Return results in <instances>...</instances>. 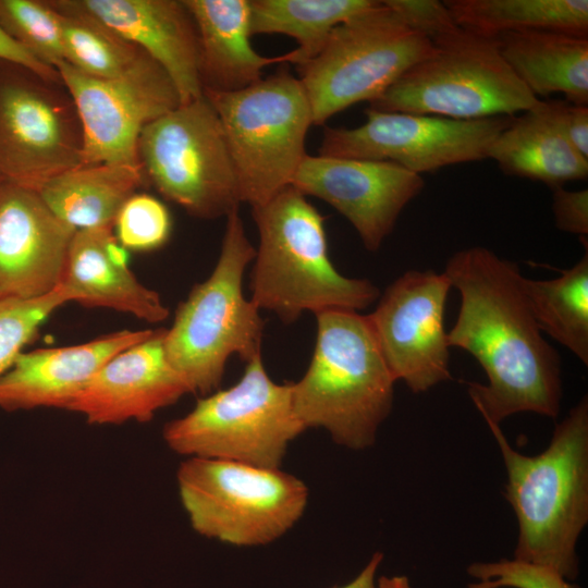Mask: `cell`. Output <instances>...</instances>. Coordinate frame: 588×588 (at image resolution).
I'll return each instance as SVG.
<instances>
[{
  "label": "cell",
  "instance_id": "19",
  "mask_svg": "<svg viewBox=\"0 0 588 588\" xmlns=\"http://www.w3.org/2000/svg\"><path fill=\"white\" fill-rule=\"evenodd\" d=\"M166 329L108 360L70 402L66 409L93 425L145 422L189 390L168 360Z\"/></svg>",
  "mask_w": 588,
  "mask_h": 588
},
{
  "label": "cell",
  "instance_id": "4",
  "mask_svg": "<svg viewBox=\"0 0 588 588\" xmlns=\"http://www.w3.org/2000/svg\"><path fill=\"white\" fill-rule=\"evenodd\" d=\"M317 338L304 376L291 382L292 405L305 430L321 428L351 450L375 444L391 413L393 378L367 316L352 310L316 314Z\"/></svg>",
  "mask_w": 588,
  "mask_h": 588
},
{
  "label": "cell",
  "instance_id": "31",
  "mask_svg": "<svg viewBox=\"0 0 588 588\" xmlns=\"http://www.w3.org/2000/svg\"><path fill=\"white\" fill-rule=\"evenodd\" d=\"M70 302L72 296L62 283L37 298L0 299V375L10 368L45 320Z\"/></svg>",
  "mask_w": 588,
  "mask_h": 588
},
{
  "label": "cell",
  "instance_id": "2",
  "mask_svg": "<svg viewBox=\"0 0 588 588\" xmlns=\"http://www.w3.org/2000/svg\"><path fill=\"white\" fill-rule=\"evenodd\" d=\"M506 469L504 497L518 522L514 559L549 567L567 580L579 571L577 540L588 523V399L555 426L548 448L527 456L500 425L486 421Z\"/></svg>",
  "mask_w": 588,
  "mask_h": 588
},
{
  "label": "cell",
  "instance_id": "22",
  "mask_svg": "<svg viewBox=\"0 0 588 588\" xmlns=\"http://www.w3.org/2000/svg\"><path fill=\"white\" fill-rule=\"evenodd\" d=\"M198 34L204 91L231 93L261 79L262 70L291 63L290 51L265 57L250 44L249 0H184Z\"/></svg>",
  "mask_w": 588,
  "mask_h": 588
},
{
  "label": "cell",
  "instance_id": "1",
  "mask_svg": "<svg viewBox=\"0 0 588 588\" xmlns=\"http://www.w3.org/2000/svg\"><path fill=\"white\" fill-rule=\"evenodd\" d=\"M444 273L461 296L449 345L471 354L487 383L467 382L486 421L532 412L555 418L562 399L561 359L543 338L517 264L482 246L454 253Z\"/></svg>",
  "mask_w": 588,
  "mask_h": 588
},
{
  "label": "cell",
  "instance_id": "38",
  "mask_svg": "<svg viewBox=\"0 0 588 588\" xmlns=\"http://www.w3.org/2000/svg\"><path fill=\"white\" fill-rule=\"evenodd\" d=\"M383 560L381 552H375L365 567L350 583L333 588H377V571Z\"/></svg>",
  "mask_w": 588,
  "mask_h": 588
},
{
  "label": "cell",
  "instance_id": "27",
  "mask_svg": "<svg viewBox=\"0 0 588 588\" xmlns=\"http://www.w3.org/2000/svg\"><path fill=\"white\" fill-rule=\"evenodd\" d=\"M376 0H249L250 34H282L294 38L290 51L297 68L315 58L331 32L365 11Z\"/></svg>",
  "mask_w": 588,
  "mask_h": 588
},
{
  "label": "cell",
  "instance_id": "30",
  "mask_svg": "<svg viewBox=\"0 0 588 588\" xmlns=\"http://www.w3.org/2000/svg\"><path fill=\"white\" fill-rule=\"evenodd\" d=\"M0 25L46 65L64 61L61 15L47 0H0Z\"/></svg>",
  "mask_w": 588,
  "mask_h": 588
},
{
  "label": "cell",
  "instance_id": "28",
  "mask_svg": "<svg viewBox=\"0 0 588 588\" xmlns=\"http://www.w3.org/2000/svg\"><path fill=\"white\" fill-rule=\"evenodd\" d=\"M523 286L540 330L588 365V246L581 258L551 280L524 277Z\"/></svg>",
  "mask_w": 588,
  "mask_h": 588
},
{
  "label": "cell",
  "instance_id": "12",
  "mask_svg": "<svg viewBox=\"0 0 588 588\" xmlns=\"http://www.w3.org/2000/svg\"><path fill=\"white\" fill-rule=\"evenodd\" d=\"M82 127L62 82L0 60V179L38 192L82 164Z\"/></svg>",
  "mask_w": 588,
  "mask_h": 588
},
{
  "label": "cell",
  "instance_id": "20",
  "mask_svg": "<svg viewBox=\"0 0 588 588\" xmlns=\"http://www.w3.org/2000/svg\"><path fill=\"white\" fill-rule=\"evenodd\" d=\"M154 332L122 330L78 345L22 352L0 375V408L66 409L108 360Z\"/></svg>",
  "mask_w": 588,
  "mask_h": 588
},
{
  "label": "cell",
  "instance_id": "26",
  "mask_svg": "<svg viewBox=\"0 0 588 588\" xmlns=\"http://www.w3.org/2000/svg\"><path fill=\"white\" fill-rule=\"evenodd\" d=\"M454 22L474 33L499 37L547 29L588 37L587 0H448Z\"/></svg>",
  "mask_w": 588,
  "mask_h": 588
},
{
  "label": "cell",
  "instance_id": "3",
  "mask_svg": "<svg viewBox=\"0 0 588 588\" xmlns=\"http://www.w3.org/2000/svg\"><path fill=\"white\" fill-rule=\"evenodd\" d=\"M259 243L252 271V301L284 323L305 311H359L379 297L367 279L347 278L332 264L323 218L290 185L252 207Z\"/></svg>",
  "mask_w": 588,
  "mask_h": 588
},
{
  "label": "cell",
  "instance_id": "32",
  "mask_svg": "<svg viewBox=\"0 0 588 588\" xmlns=\"http://www.w3.org/2000/svg\"><path fill=\"white\" fill-rule=\"evenodd\" d=\"M113 226L126 250L148 252L161 247L171 233L167 207L156 197L135 193L121 207Z\"/></svg>",
  "mask_w": 588,
  "mask_h": 588
},
{
  "label": "cell",
  "instance_id": "9",
  "mask_svg": "<svg viewBox=\"0 0 588 588\" xmlns=\"http://www.w3.org/2000/svg\"><path fill=\"white\" fill-rule=\"evenodd\" d=\"M203 94L220 120L242 203L261 205L290 186L314 125L299 78L282 70L237 91Z\"/></svg>",
  "mask_w": 588,
  "mask_h": 588
},
{
  "label": "cell",
  "instance_id": "24",
  "mask_svg": "<svg viewBox=\"0 0 588 588\" xmlns=\"http://www.w3.org/2000/svg\"><path fill=\"white\" fill-rule=\"evenodd\" d=\"M487 158L505 174L542 182L552 189L588 176V159L550 122L540 100L514 117L491 144Z\"/></svg>",
  "mask_w": 588,
  "mask_h": 588
},
{
  "label": "cell",
  "instance_id": "13",
  "mask_svg": "<svg viewBox=\"0 0 588 588\" xmlns=\"http://www.w3.org/2000/svg\"><path fill=\"white\" fill-rule=\"evenodd\" d=\"M82 127V164L140 167L144 127L181 105L168 73L145 52L121 75L97 78L65 61L56 66Z\"/></svg>",
  "mask_w": 588,
  "mask_h": 588
},
{
  "label": "cell",
  "instance_id": "23",
  "mask_svg": "<svg viewBox=\"0 0 588 588\" xmlns=\"http://www.w3.org/2000/svg\"><path fill=\"white\" fill-rule=\"evenodd\" d=\"M498 39L504 60L537 98L561 93L565 100L587 106L588 37L525 29Z\"/></svg>",
  "mask_w": 588,
  "mask_h": 588
},
{
  "label": "cell",
  "instance_id": "7",
  "mask_svg": "<svg viewBox=\"0 0 588 588\" xmlns=\"http://www.w3.org/2000/svg\"><path fill=\"white\" fill-rule=\"evenodd\" d=\"M305 429L295 416L291 382L277 383L261 356L246 363L232 387L199 399L163 428L174 453L280 468L289 445Z\"/></svg>",
  "mask_w": 588,
  "mask_h": 588
},
{
  "label": "cell",
  "instance_id": "14",
  "mask_svg": "<svg viewBox=\"0 0 588 588\" xmlns=\"http://www.w3.org/2000/svg\"><path fill=\"white\" fill-rule=\"evenodd\" d=\"M353 128L326 127L319 156L389 161L421 175L440 168L483 160L514 117L454 120L368 108Z\"/></svg>",
  "mask_w": 588,
  "mask_h": 588
},
{
  "label": "cell",
  "instance_id": "17",
  "mask_svg": "<svg viewBox=\"0 0 588 588\" xmlns=\"http://www.w3.org/2000/svg\"><path fill=\"white\" fill-rule=\"evenodd\" d=\"M77 230L60 220L38 192L0 181V299H30L63 279Z\"/></svg>",
  "mask_w": 588,
  "mask_h": 588
},
{
  "label": "cell",
  "instance_id": "10",
  "mask_svg": "<svg viewBox=\"0 0 588 588\" xmlns=\"http://www.w3.org/2000/svg\"><path fill=\"white\" fill-rule=\"evenodd\" d=\"M432 42L412 30L383 1L338 25L320 52L298 68L314 125L362 102L377 100Z\"/></svg>",
  "mask_w": 588,
  "mask_h": 588
},
{
  "label": "cell",
  "instance_id": "5",
  "mask_svg": "<svg viewBox=\"0 0 588 588\" xmlns=\"http://www.w3.org/2000/svg\"><path fill=\"white\" fill-rule=\"evenodd\" d=\"M238 209L226 217L218 261L211 274L195 285L164 333L169 363L189 393L217 390L232 355L244 362L261 356L264 321L260 309L243 293V277L254 260Z\"/></svg>",
  "mask_w": 588,
  "mask_h": 588
},
{
  "label": "cell",
  "instance_id": "15",
  "mask_svg": "<svg viewBox=\"0 0 588 588\" xmlns=\"http://www.w3.org/2000/svg\"><path fill=\"white\" fill-rule=\"evenodd\" d=\"M451 282L431 270H408L384 291L367 315L380 352L395 381L421 393L451 379L444 329Z\"/></svg>",
  "mask_w": 588,
  "mask_h": 588
},
{
  "label": "cell",
  "instance_id": "8",
  "mask_svg": "<svg viewBox=\"0 0 588 588\" xmlns=\"http://www.w3.org/2000/svg\"><path fill=\"white\" fill-rule=\"evenodd\" d=\"M176 481L192 528L236 547L278 540L301 519L308 503L305 482L280 468L187 457Z\"/></svg>",
  "mask_w": 588,
  "mask_h": 588
},
{
  "label": "cell",
  "instance_id": "40",
  "mask_svg": "<svg viewBox=\"0 0 588 588\" xmlns=\"http://www.w3.org/2000/svg\"><path fill=\"white\" fill-rule=\"evenodd\" d=\"M0 181H1V179H0Z\"/></svg>",
  "mask_w": 588,
  "mask_h": 588
},
{
  "label": "cell",
  "instance_id": "39",
  "mask_svg": "<svg viewBox=\"0 0 588 588\" xmlns=\"http://www.w3.org/2000/svg\"><path fill=\"white\" fill-rule=\"evenodd\" d=\"M377 588H412L408 578L404 575L380 576Z\"/></svg>",
  "mask_w": 588,
  "mask_h": 588
},
{
  "label": "cell",
  "instance_id": "11",
  "mask_svg": "<svg viewBox=\"0 0 588 588\" xmlns=\"http://www.w3.org/2000/svg\"><path fill=\"white\" fill-rule=\"evenodd\" d=\"M138 160L146 181L192 216L228 217L242 203L220 120L204 94L144 127Z\"/></svg>",
  "mask_w": 588,
  "mask_h": 588
},
{
  "label": "cell",
  "instance_id": "35",
  "mask_svg": "<svg viewBox=\"0 0 588 588\" xmlns=\"http://www.w3.org/2000/svg\"><path fill=\"white\" fill-rule=\"evenodd\" d=\"M540 105L556 130L588 159V107L565 99L540 100Z\"/></svg>",
  "mask_w": 588,
  "mask_h": 588
},
{
  "label": "cell",
  "instance_id": "29",
  "mask_svg": "<svg viewBox=\"0 0 588 588\" xmlns=\"http://www.w3.org/2000/svg\"><path fill=\"white\" fill-rule=\"evenodd\" d=\"M59 13L64 61L86 75L97 78L117 77L144 53L142 49L91 17L76 13Z\"/></svg>",
  "mask_w": 588,
  "mask_h": 588
},
{
  "label": "cell",
  "instance_id": "18",
  "mask_svg": "<svg viewBox=\"0 0 588 588\" xmlns=\"http://www.w3.org/2000/svg\"><path fill=\"white\" fill-rule=\"evenodd\" d=\"M59 12L83 14L142 49L168 73L181 103L203 96L199 44L184 0H47Z\"/></svg>",
  "mask_w": 588,
  "mask_h": 588
},
{
  "label": "cell",
  "instance_id": "21",
  "mask_svg": "<svg viewBox=\"0 0 588 588\" xmlns=\"http://www.w3.org/2000/svg\"><path fill=\"white\" fill-rule=\"evenodd\" d=\"M61 283L72 301L84 306L112 308L150 323L169 316L159 294L128 268L127 250L118 242L113 225L75 232Z\"/></svg>",
  "mask_w": 588,
  "mask_h": 588
},
{
  "label": "cell",
  "instance_id": "6",
  "mask_svg": "<svg viewBox=\"0 0 588 588\" xmlns=\"http://www.w3.org/2000/svg\"><path fill=\"white\" fill-rule=\"evenodd\" d=\"M432 42L369 108L454 120L514 117L540 100L504 60L498 37L456 27Z\"/></svg>",
  "mask_w": 588,
  "mask_h": 588
},
{
  "label": "cell",
  "instance_id": "25",
  "mask_svg": "<svg viewBox=\"0 0 588 588\" xmlns=\"http://www.w3.org/2000/svg\"><path fill=\"white\" fill-rule=\"evenodd\" d=\"M146 182L142 167L79 166L47 182L44 203L76 230L113 225L124 203Z\"/></svg>",
  "mask_w": 588,
  "mask_h": 588
},
{
  "label": "cell",
  "instance_id": "16",
  "mask_svg": "<svg viewBox=\"0 0 588 588\" xmlns=\"http://www.w3.org/2000/svg\"><path fill=\"white\" fill-rule=\"evenodd\" d=\"M291 185L332 206L354 226L365 248L377 252L425 181L389 161L306 155Z\"/></svg>",
  "mask_w": 588,
  "mask_h": 588
},
{
  "label": "cell",
  "instance_id": "33",
  "mask_svg": "<svg viewBox=\"0 0 588 588\" xmlns=\"http://www.w3.org/2000/svg\"><path fill=\"white\" fill-rule=\"evenodd\" d=\"M467 573L475 579L467 588H580L549 567L515 559L473 563Z\"/></svg>",
  "mask_w": 588,
  "mask_h": 588
},
{
  "label": "cell",
  "instance_id": "34",
  "mask_svg": "<svg viewBox=\"0 0 588 588\" xmlns=\"http://www.w3.org/2000/svg\"><path fill=\"white\" fill-rule=\"evenodd\" d=\"M384 2L407 27L430 41L458 27L443 1L384 0Z\"/></svg>",
  "mask_w": 588,
  "mask_h": 588
},
{
  "label": "cell",
  "instance_id": "36",
  "mask_svg": "<svg viewBox=\"0 0 588 588\" xmlns=\"http://www.w3.org/2000/svg\"><path fill=\"white\" fill-rule=\"evenodd\" d=\"M552 211L554 222L561 231L587 237L588 234V189H553Z\"/></svg>",
  "mask_w": 588,
  "mask_h": 588
},
{
  "label": "cell",
  "instance_id": "37",
  "mask_svg": "<svg viewBox=\"0 0 588 588\" xmlns=\"http://www.w3.org/2000/svg\"><path fill=\"white\" fill-rule=\"evenodd\" d=\"M0 60L20 64L51 82H61L58 71L46 65L12 39L0 25Z\"/></svg>",
  "mask_w": 588,
  "mask_h": 588
}]
</instances>
